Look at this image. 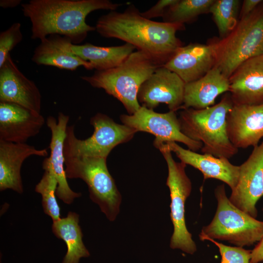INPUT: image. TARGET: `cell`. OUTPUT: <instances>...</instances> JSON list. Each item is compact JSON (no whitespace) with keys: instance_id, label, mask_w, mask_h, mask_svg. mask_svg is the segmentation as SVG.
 Instances as JSON below:
<instances>
[{"instance_id":"obj_1","label":"cell","mask_w":263,"mask_h":263,"mask_svg":"<svg viewBox=\"0 0 263 263\" xmlns=\"http://www.w3.org/2000/svg\"><path fill=\"white\" fill-rule=\"evenodd\" d=\"M95 28L102 37L124 41L161 65L183 46L176 33L184 28V24L147 19L133 5L123 12L112 11L101 16Z\"/></svg>"},{"instance_id":"obj_2","label":"cell","mask_w":263,"mask_h":263,"mask_svg":"<svg viewBox=\"0 0 263 263\" xmlns=\"http://www.w3.org/2000/svg\"><path fill=\"white\" fill-rule=\"evenodd\" d=\"M120 5L109 0H31L21 7L32 24V38L41 40L56 34L79 45L89 32L95 30L86 22L90 13L98 10L115 11Z\"/></svg>"},{"instance_id":"obj_3","label":"cell","mask_w":263,"mask_h":263,"mask_svg":"<svg viewBox=\"0 0 263 263\" xmlns=\"http://www.w3.org/2000/svg\"><path fill=\"white\" fill-rule=\"evenodd\" d=\"M233 105L227 93L217 104L203 109H183L178 118L182 133L201 142L203 153L230 159L238 151L226 130V115Z\"/></svg>"},{"instance_id":"obj_4","label":"cell","mask_w":263,"mask_h":263,"mask_svg":"<svg viewBox=\"0 0 263 263\" xmlns=\"http://www.w3.org/2000/svg\"><path fill=\"white\" fill-rule=\"evenodd\" d=\"M161 66L145 53L137 50L118 66L96 71L91 75L80 78L116 98L131 115L141 106L137 99L140 86Z\"/></svg>"},{"instance_id":"obj_5","label":"cell","mask_w":263,"mask_h":263,"mask_svg":"<svg viewBox=\"0 0 263 263\" xmlns=\"http://www.w3.org/2000/svg\"><path fill=\"white\" fill-rule=\"evenodd\" d=\"M214 43V66L228 78L243 62L263 55V0L251 13L240 19L228 35Z\"/></svg>"},{"instance_id":"obj_6","label":"cell","mask_w":263,"mask_h":263,"mask_svg":"<svg viewBox=\"0 0 263 263\" xmlns=\"http://www.w3.org/2000/svg\"><path fill=\"white\" fill-rule=\"evenodd\" d=\"M217 201L211 223L203 227L200 239L225 241L238 247L249 246L263 237V221L257 220L235 206L226 195L224 184L214 190Z\"/></svg>"},{"instance_id":"obj_7","label":"cell","mask_w":263,"mask_h":263,"mask_svg":"<svg viewBox=\"0 0 263 263\" xmlns=\"http://www.w3.org/2000/svg\"><path fill=\"white\" fill-rule=\"evenodd\" d=\"M64 155L67 178L83 180L91 199L113 221L119 212L121 195L107 168V158Z\"/></svg>"},{"instance_id":"obj_8","label":"cell","mask_w":263,"mask_h":263,"mask_svg":"<svg viewBox=\"0 0 263 263\" xmlns=\"http://www.w3.org/2000/svg\"><path fill=\"white\" fill-rule=\"evenodd\" d=\"M153 145L162 153L168 168L166 185L170 191V217L174 228L170 247L193 254L197 247L187 228L185 218V204L192 188L191 181L185 172L187 165L182 162H176L165 143L154 140Z\"/></svg>"},{"instance_id":"obj_9","label":"cell","mask_w":263,"mask_h":263,"mask_svg":"<svg viewBox=\"0 0 263 263\" xmlns=\"http://www.w3.org/2000/svg\"><path fill=\"white\" fill-rule=\"evenodd\" d=\"M90 123L94 128V132L90 137L83 140L76 137L74 125L67 126L64 154L107 158L114 148L130 141L136 132L134 129L119 124L100 113L91 118Z\"/></svg>"},{"instance_id":"obj_10","label":"cell","mask_w":263,"mask_h":263,"mask_svg":"<svg viewBox=\"0 0 263 263\" xmlns=\"http://www.w3.org/2000/svg\"><path fill=\"white\" fill-rule=\"evenodd\" d=\"M120 118L124 125L136 132H147L153 134L156 141L163 143L181 142L189 150L195 152L203 147L201 142L193 140L182 133L175 112L158 113L141 106L133 114H122Z\"/></svg>"},{"instance_id":"obj_11","label":"cell","mask_w":263,"mask_h":263,"mask_svg":"<svg viewBox=\"0 0 263 263\" xmlns=\"http://www.w3.org/2000/svg\"><path fill=\"white\" fill-rule=\"evenodd\" d=\"M239 167L237 184L229 199L237 207L256 218V205L263 196V140Z\"/></svg>"},{"instance_id":"obj_12","label":"cell","mask_w":263,"mask_h":263,"mask_svg":"<svg viewBox=\"0 0 263 263\" xmlns=\"http://www.w3.org/2000/svg\"><path fill=\"white\" fill-rule=\"evenodd\" d=\"M185 85L176 74L162 65L141 85L137 99L149 109L165 103L169 111L175 112L182 108Z\"/></svg>"},{"instance_id":"obj_13","label":"cell","mask_w":263,"mask_h":263,"mask_svg":"<svg viewBox=\"0 0 263 263\" xmlns=\"http://www.w3.org/2000/svg\"><path fill=\"white\" fill-rule=\"evenodd\" d=\"M41 99L35 83L22 73L10 54L0 67V102L14 103L40 113Z\"/></svg>"},{"instance_id":"obj_14","label":"cell","mask_w":263,"mask_h":263,"mask_svg":"<svg viewBox=\"0 0 263 263\" xmlns=\"http://www.w3.org/2000/svg\"><path fill=\"white\" fill-rule=\"evenodd\" d=\"M69 119V115L62 112L58 113L57 120L52 116L47 117L46 124L51 132L50 155L42 163L43 169H50L56 177L58 183L56 196L67 204H71L75 198L81 196V193L71 189L65 173L64 143Z\"/></svg>"},{"instance_id":"obj_15","label":"cell","mask_w":263,"mask_h":263,"mask_svg":"<svg viewBox=\"0 0 263 263\" xmlns=\"http://www.w3.org/2000/svg\"><path fill=\"white\" fill-rule=\"evenodd\" d=\"M215 61L214 42L190 43L178 49L163 66L176 74L186 84L204 76L214 67Z\"/></svg>"},{"instance_id":"obj_16","label":"cell","mask_w":263,"mask_h":263,"mask_svg":"<svg viewBox=\"0 0 263 263\" xmlns=\"http://www.w3.org/2000/svg\"><path fill=\"white\" fill-rule=\"evenodd\" d=\"M226 130L237 149L257 146L263 137V104L233 105L226 115Z\"/></svg>"},{"instance_id":"obj_17","label":"cell","mask_w":263,"mask_h":263,"mask_svg":"<svg viewBox=\"0 0 263 263\" xmlns=\"http://www.w3.org/2000/svg\"><path fill=\"white\" fill-rule=\"evenodd\" d=\"M44 123L40 113L14 103L0 102V140L25 143L40 132Z\"/></svg>"},{"instance_id":"obj_18","label":"cell","mask_w":263,"mask_h":263,"mask_svg":"<svg viewBox=\"0 0 263 263\" xmlns=\"http://www.w3.org/2000/svg\"><path fill=\"white\" fill-rule=\"evenodd\" d=\"M233 105L263 104V54L243 62L229 78Z\"/></svg>"},{"instance_id":"obj_19","label":"cell","mask_w":263,"mask_h":263,"mask_svg":"<svg viewBox=\"0 0 263 263\" xmlns=\"http://www.w3.org/2000/svg\"><path fill=\"white\" fill-rule=\"evenodd\" d=\"M165 143L181 162L200 171L205 180L212 178L220 180L226 184L231 190L236 187L240 167L231 164L228 159L216 157L208 154H200L185 149L175 142Z\"/></svg>"},{"instance_id":"obj_20","label":"cell","mask_w":263,"mask_h":263,"mask_svg":"<svg viewBox=\"0 0 263 263\" xmlns=\"http://www.w3.org/2000/svg\"><path fill=\"white\" fill-rule=\"evenodd\" d=\"M47 155L46 149L37 150L26 143L0 140V190L11 189L22 193L20 169L24 161L32 155L45 157Z\"/></svg>"},{"instance_id":"obj_21","label":"cell","mask_w":263,"mask_h":263,"mask_svg":"<svg viewBox=\"0 0 263 263\" xmlns=\"http://www.w3.org/2000/svg\"><path fill=\"white\" fill-rule=\"evenodd\" d=\"M40 41L32 57L36 64L70 71L80 66L87 70L94 69L91 63L74 54L72 49L73 44L69 38L53 34Z\"/></svg>"},{"instance_id":"obj_22","label":"cell","mask_w":263,"mask_h":263,"mask_svg":"<svg viewBox=\"0 0 263 263\" xmlns=\"http://www.w3.org/2000/svg\"><path fill=\"white\" fill-rule=\"evenodd\" d=\"M229 91V78L214 66L203 77L186 84L182 108L199 110L212 106L218 96Z\"/></svg>"},{"instance_id":"obj_23","label":"cell","mask_w":263,"mask_h":263,"mask_svg":"<svg viewBox=\"0 0 263 263\" xmlns=\"http://www.w3.org/2000/svg\"><path fill=\"white\" fill-rule=\"evenodd\" d=\"M135 48L126 43L120 46L102 47L87 43L82 45L73 44L75 54L89 62L96 71L110 69L122 63Z\"/></svg>"},{"instance_id":"obj_24","label":"cell","mask_w":263,"mask_h":263,"mask_svg":"<svg viewBox=\"0 0 263 263\" xmlns=\"http://www.w3.org/2000/svg\"><path fill=\"white\" fill-rule=\"evenodd\" d=\"M78 223L79 215L71 211L66 217L53 223V233L57 238L63 240L67 247L62 263H79L81 258L90 256L83 243V234Z\"/></svg>"},{"instance_id":"obj_25","label":"cell","mask_w":263,"mask_h":263,"mask_svg":"<svg viewBox=\"0 0 263 263\" xmlns=\"http://www.w3.org/2000/svg\"><path fill=\"white\" fill-rule=\"evenodd\" d=\"M215 0H178L170 6L163 17L165 22L184 24L199 15L209 12Z\"/></svg>"},{"instance_id":"obj_26","label":"cell","mask_w":263,"mask_h":263,"mask_svg":"<svg viewBox=\"0 0 263 263\" xmlns=\"http://www.w3.org/2000/svg\"><path fill=\"white\" fill-rule=\"evenodd\" d=\"M240 2L238 0H215L209 12L213 16L221 39L225 38L235 27Z\"/></svg>"},{"instance_id":"obj_27","label":"cell","mask_w":263,"mask_h":263,"mask_svg":"<svg viewBox=\"0 0 263 263\" xmlns=\"http://www.w3.org/2000/svg\"><path fill=\"white\" fill-rule=\"evenodd\" d=\"M43 169L44 173L36 186L35 191L42 196V205L44 213L54 222L60 219V209L56 198L58 183L50 169Z\"/></svg>"},{"instance_id":"obj_28","label":"cell","mask_w":263,"mask_h":263,"mask_svg":"<svg viewBox=\"0 0 263 263\" xmlns=\"http://www.w3.org/2000/svg\"><path fill=\"white\" fill-rule=\"evenodd\" d=\"M200 239L202 241H210L218 247L221 256V263H251V250L242 247L226 245L207 237Z\"/></svg>"},{"instance_id":"obj_29","label":"cell","mask_w":263,"mask_h":263,"mask_svg":"<svg viewBox=\"0 0 263 263\" xmlns=\"http://www.w3.org/2000/svg\"><path fill=\"white\" fill-rule=\"evenodd\" d=\"M21 24L15 22L0 33V67L6 61L10 52L23 38Z\"/></svg>"},{"instance_id":"obj_30","label":"cell","mask_w":263,"mask_h":263,"mask_svg":"<svg viewBox=\"0 0 263 263\" xmlns=\"http://www.w3.org/2000/svg\"><path fill=\"white\" fill-rule=\"evenodd\" d=\"M178 0H160L148 10L141 13V15L149 19L153 18L163 17L166 10L175 4Z\"/></svg>"},{"instance_id":"obj_31","label":"cell","mask_w":263,"mask_h":263,"mask_svg":"<svg viewBox=\"0 0 263 263\" xmlns=\"http://www.w3.org/2000/svg\"><path fill=\"white\" fill-rule=\"evenodd\" d=\"M263 1V0H244L239 14V19L251 13Z\"/></svg>"},{"instance_id":"obj_32","label":"cell","mask_w":263,"mask_h":263,"mask_svg":"<svg viewBox=\"0 0 263 263\" xmlns=\"http://www.w3.org/2000/svg\"><path fill=\"white\" fill-rule=\"evenodd\" d=\"M263 261V237L251 252V263H259Z\"/></svg>"},{"instance_id":"obj_33","label":"cell","mask_w":263,"mask_h":263,"mask_svg":"<svg viewBox=\"0 0 263 263\" xmlns=\"http://www.w3.org/2000/svg\"><path fill=\"white\" fill-rule=\"evenodd\" d=\"M21 2V0H0V6L3 8H14Z\"/></svg>"},{"instance_id":"obj_34","label":"cell","mask_w":263,"mask_h":263,"mask_svg":"<svg viewBox=\"0 0 263 263\" xmlns=\"http://www.w3.org/2000/svg\"></svg>"}]
</instances>
